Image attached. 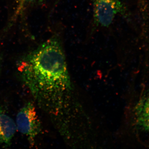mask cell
Segmentation results:
<instances>
[{
	"instance_id": "cell-6",
	"label": "cell",
	"mask_w": 149,
	"mask_h": 149,
	"mask_svg": "<svg viewBox=\"0 0 149 149\" xmlns=\"http://www.w3.org/2000/svg\"><path fill=\"white\" fill-rule=\"evenodd\" d=\"M144 113H145V116H144L146 118V120L148 124H149V101L146 104Z\"/></svg>"
},
{
	"instance_id": "cell-1",
	"label": "cell",
	"mask_w": 149,
	"mask_h": 149,
	"mask_svg": "<svg viewBox=\"0 0 149 149\" xmlns=\"http://www.w3.org/2000/svg\"><path fill=\"white\" fill-rule=\"evenodd\" d=\"M18 70L35 101L47 111L54 110L60 94L70 86L64 50L56 37L28 54Z\"/></svg>"
},
{
	"instance_id": "cell-7",
	"label": "cell",
	"mask_w": 149,
	"mask_h": 149,
	"mask_svg": "<svg viewBox=\"0 0 149 149\" xmlns=\"http://www.w3.org/2000/svg\"><path fill=\"white\" fill-rule=\"evenodd\" d=\"M2 61V57L0 56V72H1V68Z\"/></svg>"
},
{
	"instance_id": "cell-3",
	"label": "cell",
	"mask_w": 149,
	"mask_h": 149,
	"mask_svg": "<svg viewBox=\"0 0 149 149\" xmlns=\"http://www.w3.org/2000/svg\"><path fill=\"white\" fill-rule=\"evenodd\" d=\"M93 6V17L101 27L110 26L116 15L123 14L125 9L120 0H91Z\"/></svg>"
},
{
	"instance_id": "cell-2",
	"label": "cell",
	"mask_w": 149,
	"mask_h": 149,
	"mask_svg": "<svg viewBox=\"0 0 149 149\" xmlns=\"http://www.w3.org/2000/svg\"><path fill=\"white\" fill-rule=\"evenodd\" d=\"M17 130L28 138L32 145L41 130V123L33 104L29 102L18 112L16 117Z\"/></svg>"
},
{
	"instance_id": "cell-5",
	"label": "cell",
	"mask_w": 149,
	"mask_h": 149,
	"mask_svg": "<svg viewBox=\"0 0 149 149\" xmlns=\"http://www.w3.org/2000/svg\"><path fill=\"white\" fill-rule=\"evenodd\" d=\"M44 1L45 0H19L18 1L17 13H20L21 11L22 10V9L27 6L35 3H40Z\"/></svg>"
},
{
	"instance_id": "cell-4",
	"label": "cell",
	"mask_w": 149,
	"mask_h": 149,
	"mask_svg": "<svg viewBox=\"0 0 149 149\" xmlns=\"http://www.w3.org/2000/svg\"><path fill=\"white\" fill-rule=\"evenodd\" d=\"M17 129L13 119L0 108V143L10 146Z\"/></svg>"
},
{
	"instance_id": "cell-8",
	"label": "cell",
	"mask_w": 149,
	"mask_h": 149,
	"mask_svg": "<svg viewBox=\"0 0 149 149\" xmlns=\"http://www.w3.org/2000/svg\"><path fill=\"white\" fill-rule=\"evenodd\" d=\"M19 1V0H17V1Z\"/></svg>"
}]
</instances>
